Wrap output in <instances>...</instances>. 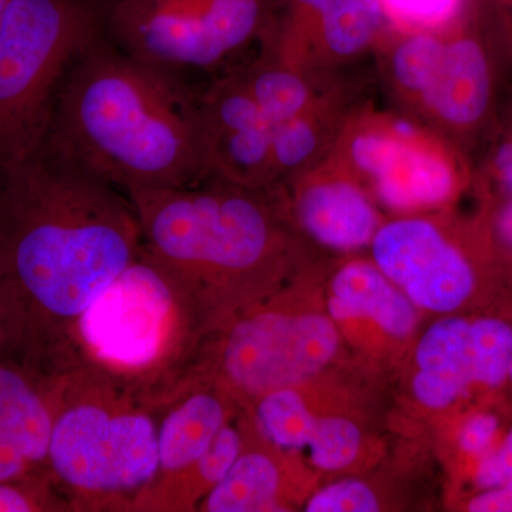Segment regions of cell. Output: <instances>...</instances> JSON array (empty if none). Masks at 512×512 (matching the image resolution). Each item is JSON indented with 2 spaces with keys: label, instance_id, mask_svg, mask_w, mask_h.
<instances>
[{
  "label": "cell",
  "instance_id": "obj_28",
  "mask_svg": "<svg viewBox=\"0 0 512 512\" xmlns=\"http://www.w3.org/2000/svg\"><path fill=\"white\" fill-rule=\"evenodd\" d=\"M471 512H512V478L501 487L491 488L468 504Z\"/></svg>",
  "mask_w": 512,
  "mask_h": 512
},
{
  "label": "cell",
  "instance_id": "obj_31",
  "mask_svg": "<svg viewBox=\"0 0 512 512\" xmlns=\"http://www.w3.org/2000/svg\"><path fill=\"white\" fill-rule=\"evenodd\" d=\"M9 0H0V29H2L3 18H5L6 8H8Z\"/></svg>",
  "mask_w": 512,
  "mask_h": 512
},
{
  "label": "cell",
  "instance_id": "obj_16",
  "mask_svg": "<svg viewBox=\"0 0 512 512\" xmlns=\"http://www.w3.org/2000/svg\"><path fill=\"white\" fill-rule=\"evenodd\" d=\"M161 412L156 477L175 476L197 463L229 419L224 392L212 384L185 393Z\"/></svg>",
  "mask_w": 512,
  "mask_h": 512
},
{
  "label": "cell",
  "instance_id": "obj_21",
  "mask_svg": "<svg viewBox=\"0 0 512 512\" xmlns=\"http://www.w3.org/2000/svg\"><path fill=\"white\" fill-rule=\"evenodd\" d=\"M282 483L276 458L256 448L247 450L244 444L234 466L202 500L198 511H276L281 507Z\"/></svg>",
  "mask_w": 512,
  "mask_h": 512
},
{
  "label": "cell",
  "instance_id": "obj_25",
  "mask_svg": "<svg viewBox=\"0 0 512 512\" xmlns=\"http://www.w3.org/2000/svg\"><path fill=\"white\" fill-rule=\"evenodd\" d=\"M25 319L9 289L0 281V362L22 357Z\"/></svg>",
  "mask_w": 512,
  "mask_h": 512
},
{
  "label": "cell",
  "instance_id": "obj_6",
  "mask_svg": "<svg viewBox=\"0 0 512 512\" xmlns=\"http://www.w3.org/2000/svg\"><path fill=\"white\" fill-rule=\"evenodd\" d=\"M106 20L97 0H9L0 29V173L42 150L64 77Z\"/></svg>",
  "mask_w": 512,
  "mask_h": 512
},
{
  "label": "cell",
  "instance_id": "obj_2",
  "mask_svg": "<svg viewBox=\"0 0 512 512\" xmlns=\"http://www.w3.org/2000/svg\"><path fill=\"white\" fill-rule=\"evenodd\" d=\"M43 147L123 192L210 175L200 96L97 36L64 77Z\"/></svg>",
  "mask_w": 512,
  "mask_h": 512
},
{
  "label": "cell",
  "instance_id": "obj_8",
  "mask_svg": "<svg viewBox=\"0 0 512 512\" xmlns=\"http://www.w3.org/2000/svg\"><path fill=\"white\" fill-rule=\"evenodd\" d=\"M279 0H117L107 6L114 45L167 72L221 66L264 39Z\"/></svg>",
  "mask_w": 512,
  "mask_h": 512
},
{
  "label": "cell",
  "instance_id": "obj_27",
  "mask_svg": "<svg viewBox=\"0 0 512 512\" xmlns=\"http://www.w3.org/2000/svg\"><path fill=\"white\" fill-rule=\"evenodd\" d=\"M498 430V420L493 414H477L467 421L460 433V447L470 454L483 453L490 446Z\"/></svg>",
  "mask_w": 512,
  "mask_h": 512
},
{
  "label": "cell",
  "instance_id": "obj_29",
  "mask_svg": "<svg viewBox=\"0 0 512 512\" xmlns=\"http://www.w3.org/2000/svg\"><path fill=\"white\" fill-rule=\"evenodd\" d=\"M491 174L505 190L512 191V136L505 138L495 148L493 157L488 161Z\"/></svg>",
  "mask_w": 512,
  "mask_h": 512
},
{
  "label": "cell",
  "instance_id": "obj_1",
  "mask_svg": "<svg viewBox=\"0 0 512 512\" xmlns=\"http://www.w3.org/2000/svg\"><path fill=\"white\" fill-rule=\"evenodd\" d=\"M141 244L126 192L47 148L0 173V281L25 319L26 366L66 363L77 320Z\"/></svg>",
  "mask_w": 512,
  "mask_h": 512
},
{
  "label": "cell",
  "instance_id": "obj_33",
  "mask_svg": "<svg viewBox=\"0 0 512 512\" xmlns=\"http://www.w3.org/2000/svg\"><path fill=\"white\" fill-rule=\"evenodd\" d=\"M508 2H511V3H512V0H508Z\"/></svg>",
  "mask_w": 512,
  "mask_h": 512
},
{
  "label": "cell",
  "instance_id": "obj_7",
  "mask_svg": "<svg viewBox=\"0 0 512 512\" xmlns=\"http://www.w3.org/2000/svg\"><path fill=\"white\" fill-rule=\"evenodd\" d=\"M329 154L397 214L443 207L464 180L466 164L453 141L406 113L372 104L349 110Z\"/></svg>",
  "mask_w": 512,
  "mask_h": 512
},
{
  "label": "cell",
  "instance_id": "obj_23",
  "mask_svg": "<svg viewBox=\"0 0 512 512\" xmlns=\"http://www.w3.org/2000/svg\"><path fill=\"white\" fill-rule=\"evenodd\" d=\"M72 505L49 470L0 480V512H66Z\"/></svg>",
  "mask_w": 512,
  "mask_h": 512
},
{
  "label": "cell",
  "instance_id": "obj_5",
  "mask_svg": "<svg viewBox=\"0 0 512 512\" xmlns=\"http://www.w3.org/2000/svg\"><path fill=\"white\" fill-rule=\"evenodd\" d=\"M211 335L187 293L144 252L80 316L69 366L99 367L158 413L180 393Z\"/></svg>",
  "mask_w": 512,
  "mask_h": 512
},
{
  "label": "cell",
  "instance_id": "obj_20",
  "mask_svg": "<svg viewBox=\"0 0 512 512\" xmlns=\"http://www.w3.org/2000/svg\"><path fill=\"white\" fill-rule=\"evenodd\" d=\"M234 73L274 127L311 107L335 84L329 73L293 69L266 53Z\"/></svg>",
  "mask_w": 512,
  "mask_h": 512
},
{
  "label": "cell",
  "instance_id": "obj_22",
  "mask_svg": "<svg viewBox=\"0 0 512 512\" xmlns=\"http://www.w3.org/2000/svg\"><path fill=\"white\" fill-rule=\"evenodd\" d=\"M387 29L400 33L447 32L466 22L470 0H377Z\"/></svg>",
  "mask_w": 512,
  "mask_h": 512
},
{
  "label": "cell",
  "instance_id": "obj_15",
  "mask_svg": "<svg viewBox=\"0 0 512 512\" xmlns=\"http://www.w3.org/2000/svg\"><path fill=\"white\" fill-rule=\"evenodd\" d=\"M50 433L42 377L19 359L0 362V480L49 470Z\"/></svg>",
  "mask_w": 512,
  "mask_h": 512
},
{
  "label": "cell",
  "instance_id": "obj_26",
  "mask_svg": "<svg viewBox=\"0 0 512 512\" xmlns=\"http://www.w3.org/2000/svg\"><path fill=\"white\" fill-rule=\"evenodd\" d=\"M512 478V430L498 450L488 454L477 470V484L485 490L501 487Z\"/></svg>",
  "mask_w": 512,
  "mask_h": 512
},
{
  "label": "cell",
  "instance_id": "obj_17",
  "mask_svg": "<svg viewBox=\"0 0 512 512\" xmlns=\"http://www.w3.org/2000/svg\"><path fill=\"white\" fill-rule=\"evenodd\" d=\"M330 316L336 320L372 319L394 338H406L417 325L414 303L396 289L376 264L352 261L332 281Z\"/></svg>",
  "mask_w": 512,
  "mask_h": 512
},
{
  "label": "cell",
  "instance_id": "obj_30",
  "mask_svg": "<svg viewBox=\"0 0 512 512\" xmlns=\"http://www.w3.org/2000/svg\"><path fill=\"white\" fill-rule=\"evenodd\" d=\"M497 232L501 241L512 248V201L498 215Z\"/></svg>",
  "mask_w": 512,
  "mask_h": 512
},
{
  "label": "cell",
  "instance_id": "obj_3",
  "mask_svg": "<svg viewBox=\"0 0 512 512\" xmlns=\"http://www.w3.org/2000/svg\"><path fill=\"white\" fill-rule=\"evenodd\" d=\"M266 190L208 175L187 187L126 192L144 252L187 293L211 332L234 288L275 272L288 249Z\"/></svg>",
  "mask_w": 512,
  "mask_h": 512
},
{
  "label": "cell",
  "instance_id": "obj_4",
  "mask_svg": "<svg viewBox=\"0 0 512 512\" xmlns=\"http://www.w3.org/2000/svg\"><path fill=\"white\" fill-rule=\"evenodd\" d=\"M40 377L52 412L47 468L72 511H131L158 473L157 410L96 366Z\"/></svg>",
  "mask_w": 512,
  "mask_h": 512
},
{
  "label": "cell",
  "instance_id": "obj_11",
  "mask_svg": "<svg viewBox=\"0 0 512 512\" xmlns=\"http://www.w3.org/2000/svg\"><path fill=\"white\" fill-rule=\"evenodd\" d=\"M416 362L417 400L430 409H443L471 384L498 386L510 376L512 328L497 319H441L421 338Z\"/></svg>",
  "mask_w": 512,
  "mask_h": 512
},
{
  "label": "cell",
  "instance_id": "obj_9",
  "mask_svg": "<svg viewBox=\"0 0 512 512\" xmlns=\"http://www.w3.org/2000/svg\"><path fill=\"white\" fill-rule=\"evenodd\" d=\"M222 336L218 345L208 336L218 355L200 352L185 393L212 384L258 400L318 375L339 346L338 330L326 316L282 309L248 313Z\"/></svg>",
  "mask_w": 512,
  "mask_h": 512
},
{
  "label": "cell",
  "instance_id": "obj_24",
  "mask_svg": "<svg viewBox=\"0 0 512 512\" xmlns=\"http://www.w3.org/2000/svg\"><path fill=\"white\" fill-rule=\"evenodd\" d=\"M308 512H375L379 501L369 485L357 480H343L318 491L306 503Z\"/></svg>",
  "mask_w": 512,
  "mask_h": 512
},
{
  "label": "cell",
  "instance_id": "obj_18",
  "mask_svg": "<svg viewBox=\"0 0 512 512\" xmlns=\"http://www.w3.org/2000/svg\"><path fill=\"white\" fill-rule=\"evenodd\" d=\"M355 104L335 83L311 107L274 127L272 163L275 185L318 163L329 153L343 121Z\"/></svg>",
  "mask_w": 512,
  "mask_h": 512
},
{
  "label": "cell",
  "instance_id": "obj_19",
  "mask_svg": "<svg viewBox=\"0 0 512 512\" xmlns=\"http://www.w3.org/2000/svg\"><path fill=\"white\" fill-rule=\"evenodd\" d=\"M242 446L241 431L225 424L197 463L175 476L154 478L134 498L131 511H198L202 500L234 466Z\"/></svg>",
  "mask_w": 512,
  "mask_h": 512
},
{
  "label": "cell",
  "instance_id": "obj_32",
  "mask_svg": "<svg viewBox=\"0 0 512 512\" xmlns=\"http://www.w3.org/2000/svg\"><path fill=\"white\" fill-rule=\"evenodd\" d=\"M508 377H510L511 382H512V366H511V370H510V376H508Z\"/></svg>",
  "mask_w": 512,
  "mask_h": 512
},
{
  "label": "cell",
  "instance_id": "obj_13",
  "mask_svg": "<svg viewBox=\"0 0 512 512\" xmlns=\"http://www.w3.org/2000/svg\"><path fill=\"white\" fill-rule=\"evenodd\" d=\"M491 99L490 59L480 40L467 33L461 23L441 36L419 96L407 116L453 141L483 121Z\"/></svg>",
  "mask_w": 512,
  "mask_h": 512
},
{
  "label": "cell",
  "instance_id": "obj_14",
  "mask_svg": "<svg viewBox=\"0 0 512 512\" xmlns=\"http://www.w3.org/2000/svg\"><path fill=\"white\" fill-rule=\"evenodd\" d=\"M281 184L291 185L299 227L322 247L343 252L370 247L383 225L372 195L329 153Z\"/></svg>",
  "mask_w": 512,
  "mask_h": 512
},
{
  "label": "cell",
  "instance_id": "obj_12",
  "mask_svg": "<svg viewBox=\"0 0 512 512\" xmlns=\"http://www.w3.org/2000/svg\"><path fill=\"white\" fill-rule=\"evenodd\" d=\"M370 248L383 274L427 311H456L473 292L476 279L466 255L427 218L386 222Z\"/></svg>",
  "mask_w": 512,
  "mask_h": 512
},
{
  "label": "cell",
  "instance_id": "obj_10",
  "mask_svg": "<svg viewBox=\"0 0 512 512\" xmlns=\"http://www.w3.org/2000/svg\"><path fill=\"white\" fill-rule=\"evenodd\" d=\"M387 32L377 0H279L264 53L311 73H329L375 50Z\"/></svg>",
  "mask_w": 512,
  "mask_h": 512
}]
</instances>
